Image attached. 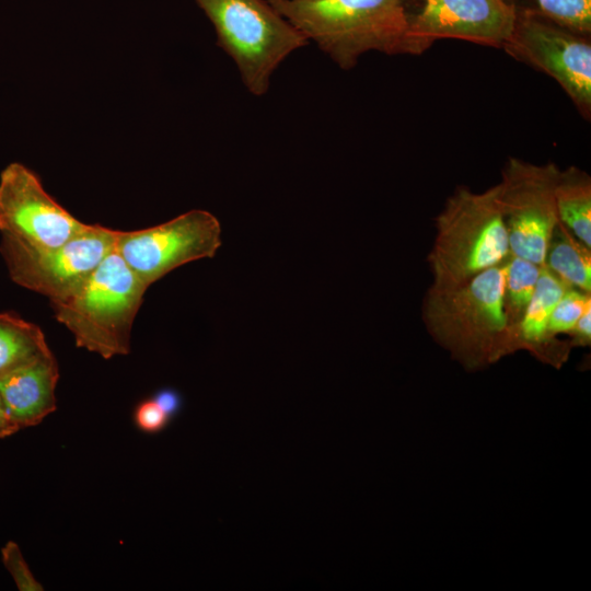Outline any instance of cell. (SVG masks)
I'll return each mask as SVG.
<instances>
[{
  "label": "cell",
  "mask_w": 591,
  "mask_h": 591,
  "mask_svg": "<svg viewBox=\"0 0 591 591\" xmlns=\"http://www.w3.org/2000/svg\"><path fill=\"white\" fill-rule=\"evenodd\" d=\"M337 66L370 50L418 55L403 0H267Z\"/></svg>",
  "instance_id": "obj_1"
},
{
  "label": "cell",
  "mask_w": 591,
  "mask_h": 591,
  "mask_svg": "<svg viewBox=\"0 0 591 591\" xmlns=\"http://www.w3.org/2000/svg\"><path fill=\"white\" fill-rule=\"evenodd\" d=\"M509 258L459 286H430L424 297L421 316L428 333L468 370L508 355L503 288Z\"/></svg>",
  "instance_id": "obj_2"
},
{
  "label": "cell",
  "mask_w": 591,
  "mask_h": 591,
  "mask_svg": "<svg viewBox=\"0 0 591 591\" xmlns=\"http://www.w3.org/2000/svg\"><path fill=\"white\" fill-rule=\"evenodd\" d=\"M497 195V185L483 193L462 186L447 199L428 255L432 287L459 286L510 257Z\"/></svg>",
  "instance_id": "obj_3"
},
{
  "label": "cell",
  "mask_w": 591,
  "mask_h": 591,
  "mask_svg": "<svg viewBox=\"0 0 591 591\" xmlns=\"http://www.w3.org/2000/svg\"><path fill=\"white\" fill-rule=\"evenodd\" d=\"M147 289L115 250L72 296L51 305L78 347L111 359L129 352L132 324Z\"/></svg>",
  "instance_id": "obj_4"
},
{
  "label": "cell",
  "mask_w": 591,
  "mask_h": 591,
  "mask_svg": "<svg viewBox=\"0 0 591 591\" xmlns=\"http://www.w3.org/2000/svg\"><path fill=\"white\" fill-rule=\"evenodd\" d=\"M212 23L217 44L253 95L267 93L279 65L308 39L267 0H195Z\"/></svg>",
  "instance_id": "obj_5"
},
{
  "label": "cell",
  "mask_w": 591,
  "mask_h": 591,
  "mask_svg": "<svg viewBox=\"0 0 591 591\" xmlns=\"http://www.w3.org/2000/svg\"><path fill=\"white\" fill-rule=\"evenodd\" d=\"M117 233L100 224H88L62 244L48 247L2 234L0 251L15 283L55 303L72 296L115 251Z\"/></svg>",
  "instance_id": "obj_6"
},
{
  "label": "cell",
  "mask_w": 591,
  "mask_h": 591,
  "mask_svg": "<svg viewBox=\"0 0 591 591\" xmlns=\"http://www.w3.org/2000/svg\"><path fill=\"white\" fill-rule=\"evenodd\" d=\"M559 169L553 162L533 164L509 158L501 172L498 205L510 252L544 264L546 248L558 222L555 184Z\"/></svg>",
  "instance_id": "obj_7"
},
{
  "label": "cell",
  "mask_w": 591,
  "mask_h": 591,
  "mask_svg": "<svg viewBox=\"0 0 591 591\" xmlns=\"http://www.w3.org/2000/svg\"><path fill=\"white\" fill-rule=\"evenodd\" d=\"M502 48L513 58L552 77L580 114L590 118L591 44L588 36L515 5L513 28Z\"/></svg>",
  "instance_id": "obj_8"
},
{
  "label": "cell",
  "mask_w": 591,
  "mask_h": 591,
  "mask_svg": "<svg viewBox=\"0 0 591 591\" xmlns=\"http://www.w3.org/2000/svg\"><path fill=\"white\" fill-rule=\"evenodd\" d=\"M221 244L218 218L193 209L151 228L118 231L115 250L149 287L184 264L212 258Z\"/></svg>",
  "instance_id": "obj_9"
},
{
  "label": "cell",
  "mask_w": 591,
  "mask_h": 591,
  "mask_svg": "<svg viewBox=\"0 0 591 591\" xmlns=\"http://www.w3.org/2000/svg\"><path fill=\"white\" fill-rule=\"evenodd\" d=\"M88 227L59 205L38 176L10 163L0 174V231L34 246H57Z\"/></svg>",
  "instance_id": "obj_10"
},
{
  "label": "cell",
  "mask_w": 591,
  "mask_h": 591,
  "mask_svg": "<svg viewBox=\"0 0 591 591\" xmlns=\"http://www.w3.org/2000/svg\"><path fill=\"white\" fill-rule=\"evenodd\" d=\"M514 20L515 4L507 0H424L421 10L409 16V35L418 54L440 38L502 48Z\"/></svg>",
  "instance_id": "obj_11"
},
{
  "label": "cell",
  "mask_w": 591,
  "mask_h": 591,
  "mask_svg": "<svg viewBox=\"0 0 591 591\" xmlns=\"http://www.w3.org/2000/svg\"><path fill=\"white\" fill-rule=\"evenodd\" d=\"M58 379L53 352L0 375V396L20 429L40 424L56 410Z\"/></svg>",
  "instance_id": "obj_12"
},
{
  "label": "cell",
  "mask_w": 591,
  "mask_h": 591,
  "mask_svg": "<svg viewBox=\"0 0 591 591\" xmlns=\"http://www.w3.org/2000/svg\"><path fill=\"white\" fill-rule=\"evenodd\" d=\"M569 286L542 265L533 298L519 325L511 333L509 354L526 350L541 361L561 367L571 344L560 341L548 333L552 312Z\"/></svg>",
  "instance_id": "obj_13"
},
{
  "label": "cell",
  "mask_w": 591,
  "mask_h": 591,
  "mask_svg": "<svg viewBox=\"0 0 591 591\" xmlns=\"http://www.w3.org/2000/svg\"><path fill=\"white\" fill-rule=\"evenodd\" d=\"M558 220L591 247V177L577 167L559 170L555 184Z\"/></svg>",
  "instance_id": "obj_14"
},
{
  "label": "cell",
  "mask_w": 591,
  "mask_h": 591,
  "mask_svg": "<svg viewBox=\"0 0 591 591\" xmlns=\"http://www.w3.org/2000/svg\"><path fill=\"white\" fill-rule=\"evenodd\" d=\"M544 264L569 287L591 293V247L559 220L549 239Z\"/></svg>",
  "instance_id": "obj_15"
},
{
  "label": "cell",
  "mask_w": 591,
  "mask_h": 591,
  "mask_svg": "<svg viewBox=\"0 0 591 591\" xmlns=\"http://www.w3.org/2000/svg\"><path fill=\"white\" fill-rule=\"evenodd\" d=\"M51 352L42 329L15 314L0 313V375Z\"/></svg>",
  "instance_id": "obj_16"
},
{
  "label": "cell",
  "mask_w": 591,
  "mask_h": 591,
  "mask_svg": "<svg viewBox=\"0 0 591 591\" xmlns=\"http://www.w3.org/2000/svg\"><path fill=\"white\" fill-rule=\"evenodd\" d=\"M541 267L542 265L512 254L508 260L503 288V310L509 329V340L533 298Z\"/></svg>",
  "instance_id": "obj_17"
},
{
  "label": "cell",
  "mask_w": 591,
  "mask_h": 591,
  "mask_svg": "<svg viewBox=\"0 0 591 591\" xmlns=\"http://www.w3.org/2000/svg\"><path fill=\"white\" fill-rule=\"evenodd\" d=\"M525 8L537 15L573 33L589 36L591 33V0H531ZM523 8V7H522Z\"/></svg>",
  "instance_id": "obj_18"
},
{
  "label": "cell",
  "mask_w": 591,
  "mask_h": 591,
  "mask_svg": "<svg viewBox=\"0 0 591 591\" xmlns=\"http://www.w3.org/2000/svg\"><path fill=\"white\" fill-rule=\"evenodd\" d=\"M591 309V293L569 287L555 305L549 322L548 333L557 337L570 334L582 314Z\"/></svg>",
  "instance_id": "obj_19"
},
{
  "label": "cell",
  "mask_w": 591,
  "mask_h": 591,
  "mask_svg": "<svg viewBox=\"0 0 591 591\" xmlns=\"http://www.w3.org/2000/svg\"><path fill=\"white\" fill-rule=\"evenodd\" d=\"M2 561L20 591H43L44 588L27 566L15 542H8L1 551Z\"/></svg>",
  "instance_id": "obj_20"
},
{
  "label": "cell",
  "mask_w": 591,
  "mask_h": 591,
  "mask_svg": "<svg viewBox=\"0 0 591 591\" xmlns=\"http://www.w3.org/2000/svg\"><path fill=\"white\" fill-rule=\"evenodd\" d=\"M170 421L167 415L152 398L142 401L135 410L137 427L148 433L162 431Z\"/></svg>",
  "instance_id": "obj_21"
},
{
  "label": "cell",
  "mask_w": 591,
  "mask_h": 591,
  "mask_svg": "<svg viewBox=\"0 0 591 591\" xmlns=\"http://www.w3.org/2000/svg\"><path fill=\"white\" fill-rule=\"evenodd\" d=\"M152 399L171 420L181 412L183 406L182 395L174 389H162L154 394Z\"/></svg>",
  "instance_id": "obj_22"
},
{
  "label": "cell",
  "mask_w": 591,
  "mask_h": 591,
  "mask_svg": "<svg viewBox=\"0 0 591 591\" xmlns=\"http://www.w3.org/2000/svg\"><path fill=\"white\" fill-rule=\"evenodd\" d=\"M571 346H587L591 341V309L587 310L578 320L576 326L569 334Z\"/></svg>",
  "instance_id": "obj_23"
},
{
  "label": "cell",
  "mask_w": 591,
  "mask_h": 591,
  "mask_svg": "<svg viewBox=\"0 0 591 591\" xmlns=\"http://www.w3.org/2000/svg\"><path fill=\"white\" fill-rule=\"evenodd\" d=\"M19 426L10 418L0 396V439L12 436L19 431Z\"/></svg>",
  "instance_id": "obj_24"
}]
</instances>
